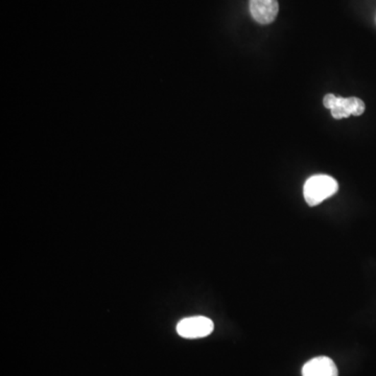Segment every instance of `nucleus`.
Returning a JSON list of instances; mask_svg holds the SVG:
<instances>
[{"label":"nucleus","instance_id":"obj_2","mask_svg":"<svg viewBox=\"0 0 376 376\" xmlns=\"http://www.w3.org/2000/svg\"><path fill=\"white\" fill-rule=\"evenodd\" d=\"M324 106L331 111V115L336 119L347 118L351 115L360 117L365 112V102L358 98H336L334 94H327L323 98Z\"/></svg>","mask_w":376,"mask_h":376},{"label":"nucleus","instance_id":"obj_3","mask_svg":"<svg viewBox=\"0 0 376 376\" xmlns=\"http://www.w3.org/2000/svg\"><path fill=\"white\" fill-rule=\"evenodd\" d=\"M213 329V322L211 319L203 316L183 319L177 325V332L185 339L205 338L209 336Z\"/></svg>","mask_w":376,"mask_h":376},{"label":"nucleus","instance_id":"obj_5","mask_svg":"<svg viewBox=\"0 0 376 376\" xmlns=\"http://www.w3.org/2000/svg\"><path fill=\"white\" fill-rule=\"evenodd\" d=\"M338 368L331 358L318 356L308 360L303 366L302 376H338Z\"/></svg>","mask_w":376,"mask_h":376},{"label":"nucleus","instance_id":"obj_4","mask_svg":"<svg viewBox=\"0 0 376 376\" xmlns=\"http://www.w3.org/2000/svg\"><path fill=\"white\" fill-rule=\"evenodd\" d=\"M279 6L277 0H250L253 19L260 24H269L276 19Z\"/></svg>","mask_w":376,"mask_h":376},{"label":"nucleus","instance_id":"obj_1","mask_svg":"<svg viewBox=\"0 0 376 376\" xmlns=\"http://www.w3.org/2000/svg\"><path fill=\"white\" fill-rule=\"evenodd\" d=\"M339 189V184L332 177L327 175H317L310 177L303 188L306 203L310 206H317L323 201L334 196Z\"/></svg>","mask_w":376,"mask_h":376}]
</instances>
